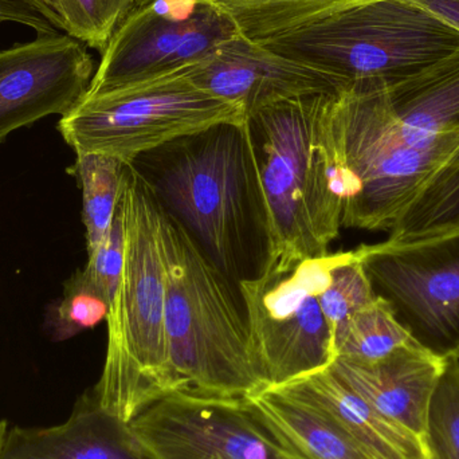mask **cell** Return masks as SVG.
Wrapping results in <instances>:
<instances>
[{
	"instance_id": "6da1fadb",
	"label": "cell",
	"mask_w": 459,
	"mask_h": 459,
	"mask_svg": "<svg viewBox=\"0 0 459 459\" xmlns=\"http://www.w3.org/2000/svg\"><path fill=\"white\" fill-rule=\"evenodd\" d=\"M336 94L278 102L247 116L267 220L264 269L328 254L342 228L345 178L333 132Z\"/></svg>"
},
{
	"instance_id": "7a4b0ae2",
	"label": "cell",
	"mask_w": 459,
	"mask_h": 459,
	"mask_svg": "<svg viewBox=\"0 0 459 459\" xmlns=\"http://www.w3.org/2000/svg\"><path fill=\"white\" fill-rule=\"evenodd\" d=\"M161 150L167 155L156 180H148L166 212L232 282L261 274L266 207L247 120L220 124Z\"/></svg>"
},
{
	"instance_id": "3957f363",
	"label": "cell",
	"mask_w": 459,
	"mask_h": 459,
	"mask_svg": "<svg viewBox=\"0 0 459 459\" xmlns=\"http://www.w3.org/2000/svg\"><path fill=\"white\" fill-rule=\"evenodd\" d=\"M120 210L126 232L123 277L108 316L104 368L91 391L105 411L131 423L172 391L166 331L164 207L134 163L126 166Z\"/></svg>"
},
{
	"instance_id": "277c9868",
	"label": "cell",
	"mask_w": 459,
	"mask_h": 459,
	"mask_svg": "<svg viewBox=\"0 0 459 459\" xmlns=\"http://www.w3.org/2000/svg\"><path fill=\"white\" fill-rule=\"evenodd\" d=\"M163 243L172 391L245 399L266 390L239 290L166 209Z\"/></svg>"
},
{
	"instance_id": "5b68a950",
	"label": "cell",
	"mask_w": 459,
	"mask_h": 459,
	"mask_svg": "<svg viewBox=\"0 0 459 459\" xmlns=\"http://www.w3.org/2000/svg\"><path fill=\"white\" fill-rule=\"evenodd\" d=\"M344 83L401 82L459 48V32L414 0H377L264 40Z\"/></svg>"
},
{
	"instance_id": "8992f818",
	"label": "cell",
	"mask_w": 459,
	"mask_h": 459,
	"mask_svg": "<svg viewBox=\"0 0 459 459\" xmlns=\"http://www.w3.org/2000/svg\"><path fill=\"white\" fill-rule=\"evenodd\" d=\"M245 109L196 85L187 67L82 100L58 123L75 153L134 163L140 156L220 124H242Z\"/></svg>"
},
{
	"instance_id": "52a82bcc",
	"label": "cell",
	"mask_w": 459,
	"mask_h": 459,
	"mask_svg": "<svg viewBox=\"0 0 459 459\" xmlns=\"http://www.w3.org/2000/svg\"><path fill=\"white\" fill-rule=\"evenodd\" d=\"M340 256L328 253L286 272L262 270L238 282L251 348L267 388L323 371L336 360L333 333L318 296Z\"/></svg>"
},
{
	"instance_id": "ba28073f",
	"label": "cell",
	"mask_w": 459,
	"mask_h": 459,
	"mask_svg": "<svg viewBox=\"0 0 459 459\" xmlns=\"http://www.w3.org/2000/svg\"><path fill=\"white\" fill-rule=\"evenodd\" d=\"M356 250L410 334L446 360L459 359V228Z\"/></svg>"
},
{
	"instance_id": "9c48e42d",
	"label": "cell",
	"mask_w": 459,
	"mask_h": 459,
	"mask_svg": "<svg viewBox=\"0 0 459 459\" xmlns=\"http://www.w3.org/2000/svg\"><path fill=\"white\" fill-rule=\"evenodd\" d=\"M238 32L212 0H136L102 50L86 94L193 66Z\"/></svg>"
},
{
	"instance_id": "30bf717a",
	"label": "cell",
	"mask_w": 459,
	"mask_h": 459,
	"mask_svg": "<svg viewBox=\"0 0 459 459\" xmlns=\"http://www.w3.org/2000/svg\"><path fill=\"white\" fill-rule=\"evenodd\" d=\"M143 459H307L242 398L171 391L129 423Z\"/></svg>"
},
{
	"instance_id": "8fae6325",
	"label": "cell",
	"mask_w": 459,
	"mask_h": 459,
	"mask_svg": "<svg viewBox=\"0 0 459 459\" xmlns=\"http://www.w3.org/2000/svg\"><path fill=\"white\" fill-rule=\"evenodd\" d=\"M94 72L85 45L67 34L0 50V144L40 118L66 116L88 93Z\"/></svg>"
},
{
	"instance_id": "7c38bea8",
	"label": "cell",
	"mask_w": 459,
	"mask_h": 459,
	"mask_svg": "<svg viewBox=\"0 0 459 459\" xmlns=\"http://www.w3.org/2000/svg\"><path fill=\"white\" fill-rule=\"evenodd\" d=\"M191 80L246 116L299 97L339 94L345 86L331 73L273 50L238 32L209 56L187 67Z\"/></svg>"
},
{
	"instance_id": "4fadbf2b",
	"label": "cell",
	"mask_w": 459,
	"mask_h": 459,
	"mask_svg": "<svg viewBox=\"0 0 459 459\" xmlns=\"http://www.w3.org/2000/svg\"><path fill=\"white\" fill-rule=\"evenodd\" d=\"M446 359L417 340L374 363L337 358L333 374L377 412L428 442V415Z\"/></svg>"
},
{
	"instance_id": "5bb4252c",
	"label": "cell",
	"mask_w": 459,
	"mask_h": 459,
	"mask_svg": "<svg viewBox=\"0 0 459 459\" xmlns=\"http://www.w3.org/2000/svg\"><path fill=\"white\" fill-rule=\"evenodd\" d=\"M0 459L143 458L129 423L105 411L88 390L59 425L23 428L0 420Z\"/></svg>"
},
{
	"instance_id": "9a60e30c",
	"label": "cell",
	"mask_w": 459,
	"mask_h": 459,
	"mask_svg": "<svg viewBox=\"0 0 459 459\" xmlns=\"http://www.w3.org/2000/svg\"><path fill=\"white\" fill-rule=\"evenodd\" d=\"M277 388L323 410L374 459H423L430 453L428 442L383 417L331 367Z\"/></svg>"
},
{
	"instance_id": "2e32d148",
	"label": "cell",
	"mask_w": 459,
	"mask_h": 459,
	"mask_svg": "<svg viewBox=\"0 0 459 459\" xmlns=\"http://www.w3.org/2000/svg\"><path fill=\"white\" fill-rule=\"evenodd\" d=\"M245 401L270 431L307 459H374L333 418L282 388H266Z\"/></svg>"
},
{
	"instance_id": "e0dca14e",
	"label": "cell",
	"mask_w": 459,
	"mask_h": 459,
	"mask_svg": "<svg viewBox=\"0 0 459 459\" xmlns=\"http://www.w3.org/2000/svg\"><path fill=\"white\" fill-rule=\"evenodd\" d=\"M248 39L280 37L332 13L377 0H212Z\"/></svg>"
},
{
	"instance_id": "ac0fdd59",
	"label": "cell",
	"mask_w": 459,
	"mask_h": 459,
	"mask_svg": "<svg viewBox=\"0 0 459 459\" xmlns=\"http://www.w3.org/2000/svg\"><path fill=\"white\" fill-rule=\"evenodd\" d=\"M67 169L82 191V222L86 248L93 253L109 231L120 204L126 161L101 153H75Z\"/></svg>"
},
{
	"instance_id": "d6986e66",
	"label": "cell",
	"mask_w": 459,
	"mask_h": 459,
	"mask_svg": "<svg viewBox=\"0 0 459 459\" xmlns=\"http://www.w3.org/2000/svg\"><path fill=\"white\" fill-rule=\"evenodd\" d=\"M412 340L414 337L396 317L393 305L377 294L348 320L334 339V348L337 358L356 363H374Z\"/></svg>"
},
{
	"instance_id": "ffe728a7",
	"label": "cell",
	"mask_w": 459,
	"mask_h": 459,
	"mask_svg": "<svg viewBox=\"0 0 459 459\" xmlns=\"http://www.w3.org/2000/svg\"><path fill=\"white\" fill-rule=\"evenodd\" d=\"M459 228V150L420 188L402 212L390 237H425Z\"/></svg>"
},
{
	"instance_id": "44dd1931",
	"label": "cell",
	"mask_w": 459,
	"mask_h": 459,
	"mask_svg": "<svg viewBox=\"0 0 459 459\" xmlns=\"http://www.w3.org/2000/svg\"><path fill=\"white\" fill-rule=\"evenodd\" d=\"M109 302L85 269L65 281L64 294L46 312L45 331L53 342H61L96 328L109 316Z\"/></svg>"
},
{
	"instance_id": "7402d4cb",
	"label": "cell",
	"mask_w": 459,
	"mask_h": 459,
	"mask_svg": "<svg viewBox=\"0 0 459 459\" xmlns=\"http://www.w3.org/2000/svg\"><path fill=\"white\" fill-rule=\"evenodd\" d=\"M377 297L358 250L342 251L325 290L318 296L333 339L351 317ZM336 350V348H334Z\"/></svg>"
},
{
	"instance_id": "603a6c76",
	"label": "cell",
	"mask_w": 459,
	"mask_h": 459,
	"mask_svg": "<svg viewBox=\"0 0 459 459\" xmlns=\"http://www.w3.org/2000/svg\"><path fill=\"white\" fill-rule=\"evenodd\" d=\"M136 0H58L67 35L89 48L104 50Z\"/></svg>"
},
{
	"instance_id": "cb8c5ba5",
	"label": "cell",
	"mask_w": 459,
	"mask_h": 459,
	"mask_svg": "<svg viewBox=\"0 0 459 459\" xmlns=\"http://www.w3.org/2000/svg\"><path fill=\"white\" fill-rule=\"evenodd\" d=\"M428 445L442 459H459V359H449L428 415Z\"/></svg>"
},
{
	"instance_id": "d4e9b609",
	"label": "cell",
	"mask_w": 459,
	"mask_h": 459,
	"mask_svg": "<svg viewBox=\"0 0 459 459\" xmlns=\"http://www.w3.org/2000/svg\"><path fill=\"white\" fill-rule=\"evenodd\" d=\"M124 247H126V232H124L123 214L120 204L109 231L105 235L101 245L89 254L85 272L100 286L102 293L109 302V307L115 304L118 289L121 285L124 267ZM110 310V309H109Z\"/></svg>"
},
{
	"instance_id": "484cf974",
	"label": "cell",
	"mask_w": 459,
	"mask_h": 459,
	"mask_svg": "<svg viewBox=\"0 0 459 459\" xmlns=\"http://www.w3.org/2000/svg\"><path fill=\"white\" fill-rule=\"evenodd\" d=\"M0 22L31 27L39 35L56 32V27L34 0H0Z\"/></svg>"
},
{
	"instance_id": "4316f807",
	"label": "cell",
	"mask_w": 459,
	"mask_h": 459,
	"mask_svg": "<svg viewBox=\"0 0 459 459\" xmlns=\"http://www.w3.org/2000/svg\"><path fill=\"white\" fill-rule=\"evenodd\" d=\"M414 2L459 32V0H414Z\"/></svg>"
},
{
	"instance_id": "83f0119b",
	"label": "cell",
	"mask_w": 459,
	"mask_h": 459,
	"mask_svg": "<svg viewBox=\"0 0 459 459\" xmlns=\"http://www.w3.org/2000/svg\"><path fill=\"white\" fill-rule=\"evenodd\" d=\"M34 2L42 8L43 13L50 19L56 30H64L61 15H59L58 0H34Z\"/></svg>"
},
{
	"instance_id": "f1b7e54d",
	"label": "cell",
	"mask_w": 459,
	"mask_h": 459,
	"mask_svg": "<svg viewBox=\"0 0 459 459\" xmlns=\"http://www.w3.org/2000/svg\"><path fill=\"white\" fill-rule=\"evenodd\" d=\"M429 449H430V447H429ZM423 459H442V458L439 457V455H437L436 452H433V450L430 449V453H429V455H426V457Z\"/></svg>"
}]
</instances>
